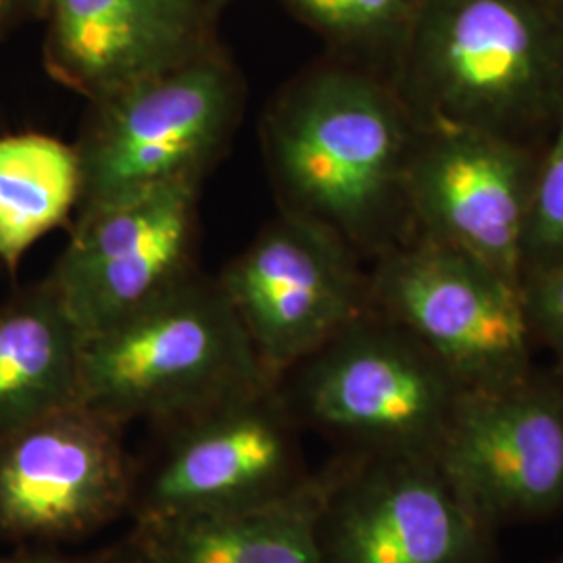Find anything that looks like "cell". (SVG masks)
Returning <instances> with one entry per match:
<instances>
[{"instance_id":"277c9868","label":"cell","mask_w":563,"mask_h":563,"mask_svg":"<svg viewBox=\"0 0 563 563\" xmlns=\"http://www.w3.org/2000/svg\"><path fill=\"white\" fill-rule=\"evenodd\" d=\"M242 76L220 44L92 104L80 209L169 181L202 180L241 120Z\"/></svg>"},{"instance_id":"d6986e66","label":"cell","mask_w":563,"mask_h":563,"mask_svg":"<svg viewBox=\"0 0 563 563\" xmlns=\"http://www.w3.org/2000/svg\"><path fill=\"white\" fill-rule=\"evenodd\" d=\"M558 262H563V104L539 157L522 272L532 265Z\"/></svg>"},{"instance_id":"603a6c76","label":"cell","mask_w":563,"mask_h":563,"mask_svg":"<svg viewBox=\"0 0 563 563\" xmlns=\"http://www.w3.org/2000/svg\"><path fill=\"white\" fill-rule=\"evenodd\" d=\"M205 2H207V4H209V9L218 15L230 0H205Z\"/></svg>"},{"instance_id":"7c38bea8","label":"cell","mask_w":563,"mask_h":563,"mask_svg":"<svg viewBox=\"0 0 563 563\" xmlns=\"http://www.w3.org/2000/svg\"><path fill=\"white\" fill-rule=\"evenodd\" d=\"M142 504V523L211 516L272 501L297 474L292 434L276 384L178 422Z\"/></svg>"},{"instance_id":"ffe728a7","label":"cell","mask_w":563,"mask_h":563,"mask_svg":"<svg viewBox=\"0 0 563 563\" xmlns=\"http://www.w3.org/2000/svg\"><path fill=\"white\" fill-rule=\"evenodd\" d=\"M520 292L532 339L547 344L563 365V262L526 267Z\"/></svg>"},{"instance_id":"5b68a950","label":"cell","mask_w":563,"mask_h":563,"mask_svg":"<svg viewBox=\"0 0 563 563\" xmlns=\"http://www.w3.org/2000/svg\"><path fill=\"white\" fill-rule=\"evenodd\" d=\"M295 367L302 413L384 457L434 455L465 390L423 344L372 307Z\"/></svg>"},{"instance_id":"52a82bcc","label":"cell","mask_w":563,"mask_h":563,"mask_svg":"<svg viewBox=\"0 0 563 563\" xmlns=\"http://www.w3.org/2000/svg\"><path fill=\"white\" fill-rule=\"evenodd\" d=\"M218 282L272 380L372 307L362 257L328 230L284 211Z\"/></svg>"},{"instance_id":"7402d4cb","label":"cell","mask_w":563,"mask_h":563,"mask_svg":"<svg viewBox=\"0 0 563 563\" xmlns=\"http://www.w3.org/2000/svg\"><path fill=\"white\" fill-rule=\"evenodd\" d=\"M0 563H80L76 560H67L63 555H57L53 551H44V549H23L20 553L0 560Z\"/></svg>"},{"instance_id":"e0dca14e","label":"cell","mask_w":563,"mask_h":563,"mask_svg":"<svg viewBox=\"0 0 563 563\" xmlns=\"http://www.w3.org/2000/svg\"><path fill=\"white\" fill-rule=\"evenodd\" d=\"M76 144L42 132L0 136V262L15 272L23 255L80 209Z\"/></svg>"},{"instance_id":"8fae6325","label":"cell","mask_w":563,"mask_h":563,"mask_svg":"<svg viewBox=\"0 0 563 563\" xmlns=\"http://www.w3.org/2000/svg\"><path fill=\"white\" fill-rule=\"evenodd\" d=\"M121 426L74 402L0 439V539L48 543L111 520L130 497Z\"/></svg>"},{"instance_id":"9a60e30c","label":"cell","mask_w":563,"mask_h":563,"mask_svg":"<svg viewBox=\"0 0 563 563\" xmlns=\"http://www.w3.org/2000/svg\"><path fill=\"white\" fill-rule=\"evenodd\" d=\"M332 484L301 481L280 497L211 516L142 523L144 563H325Z\"/></svg>"},{"instance_id":"2e32d148","label":"cell","mask_w":563,"mask_h":563,"mask_svg":"<svg viewBox=\"0 0 563 563\" xmlns=\"http://www.w3.org/2000/svg\"><path fill=\"white\" fill-rule=\"evenodd\" d=\"M84 334L51 278L0 305V439L80 401Z\"/></svg>"},{"instance_id":"8992f818","label":"cell","mask_w":563,"mask_h":563,"mask_svg":"<svg viewBox=\"0 0 563 563\" xmlns=\"http://www.w3.org/2000/svg\"><path fill=\"white\" fill-rule=\"evenodd\" d=\"M369 305L399 323L465 386L532 372L520 284L439 242L411 236L374 257Z\"/></svg>"},{"instance_id":"4fadbf2b","label":"cell","mask_w":563,"mask_h":563,"mask_svg":"<svg viewBox=\"0 0 563 563\" xmlns=\"http://www.w3.org/2000/svg\"><path fill=\"white\" fill-rule=\"evenodd\" d=\"M484 522L434 455H376L330 490L325 563H474Z\"/></svg>"},{"instance_id":"44dd1931","label":"cell","mask_w":563,"mask_h":563,"mask_svg":"<svg viewBox=\"0 0 563 563\" xmlns=\"http://www.w3.org/2000/svg\"><path fill=\"white\" fill-rule=\"evenodd\" d=\"M42 0H0V36L27 20H41Z\"/></svg>"},{"instance_id":"ac0fdd59","label":"cell","mask_w":563,"mask_h":563,"mask_svg":"<svg viewBox=\"0 0 563 563\" xmlns=\"http://www.w3.org/2000/svg\"><path fill=\"white\" fill-rule=\"evenodd\" d=\"M344 59L367 63L380 55L393 60L420 0H282Z\"/></svg>"},{"instance_id":"30bf717a","label":"cell","mask_w":563,"mask_h":563,"mask_svg":"<svg viewBox=\"0 0 563 563\" xmlns=\"http://www.w3.org/2000/svg\"><path fill=\"white\" fill-rule=\"evenodd\" d=\"M444 476L486 522L563 504V390L537 378L465 388L434 453Z\"/></svg>"},{"instance_id":"5bb4252c","label":"cell","mask_w":563,"mask_h":563,"mask_svg":"<svg viewBox=\"0 0 563 563\" xmlns=\"http://www.w3.org/2000/svg\"><path fill=\"white\" fill-rule=\"evenodd\" d=\"M41 20L48 74L90 104L218 44L205 0H42Z\"/></svg>"},{"instance_id":"6da1fadb","label":"cell","mask_w":563,"mask_h":563,"mask_svg":"<svg viewBox=\"0 0 563 563\" xmlns=\"http://www.w3.org/2000/svg\"><path fill=\"white\" fill-rule=\"evenodd\" d=\"M418 130L386 71L349 59L311 67L263 121L280 211L328 230L362 260L411 239L407 172Z\"/></svg>"},{"instance_id":"ba28073f","label":"cell","mask_w":563,"mask_h":563,"mask_svg":"<svg viewBox=\"0 0 563 563\" xmlns=\"http://www.w3.org/2000/svg\"><path fill=\"white\" fill-rule=\"evenodd\" d=\"M201 180H178L80 209L51 272L86 336L172 290L197 272Z\"/></svg>"},{"instance_id":"9c48e42d","label":"cell","mask_w":563,"mask_h":563,"mask_svg":"<svg viewBox=\"0 0 563 563\" xmlns=\"http://www.w3.org/2000/svg\"><path fill=\"white\" fill-rule=\"evenodd\" d=\"M541 148L470 128L420 125L407 172L411 236L457 249L520 284Z\"/></svg>"},{"instance_id":"7a4b0ae2","label":"cell","mask_w":563,"mask_h":563,"mask_svg":"<svg viewBox=\"0 0 563 563\" xmlns=\"http://www.w3.org/2000/svg\"><path fill=\"white\" fill-rule=\"evenodd\" d=\"M386 74L418 125L543 146L563 104V0H420Z\"/></svg>"},{"instance_id":"3957f363","label":"cell","mask_w":563,"mask_h":563,"mask_svg":"<svg viewBox=\"0 0 563 563\" xmlns=\"http://www.w3.org/2000/svg\"><path fill=\"white\" fill-rule=\"evenodd\" d=\"M272 380L218 280L195 272L84 339L80 401L125 423H178Z\"/></svg>"}]
</instances>
